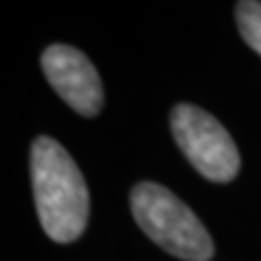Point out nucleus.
I'll list each match as a JSON object with an SVG mask.
<instances>
[{
	"instance_id": "obj_2",
	"label": "nucleus",
	"mask_w": 261,
	"mask_h": 261,
	"mask_svg": "<svg viewBox=\"0 0 261 261\" xmlns=\"http://www.w3.org/2000/svg\"><path fill=\"white\" fill-rule=\"evenodd\" d=\"M130 209L142 231L159 246L185 261H209L214 255L207 228L181 198L157 183H140L130 192Z\"/></svg>"
},
{
	"instance_id": "obj_4",
	"label": "nucleus",
	"mask_w": 261,
	"mask_h": 261,
	"mask_svg": "<svg viewBox=\"0 0 261 261\" xmlns=\"http://www.w3.org/2000/svg\"><path fill=\"white\" fill-rule=\"evenodd\" d=\"M42 70L50 85L81 116L92 118L102 107V83L87 57L72 46L55 44L42 55Z\"/></svg>"
},
{
	"instance_id": "obj_1",
	"label": "nucleus",
	"mask_w": 261,
	"mask_h": 261,
	"mask_svg": "<svg viewBox=\"0 0 261 261\" xmlns=\"http://www.w3.org/2000/svg\"><path fill=\"white\" fill-rule=\"evenodd\" d=\"M31 178L39 224L55 242L68 244L85 231L89 194L74 159L53 137H37L31 148Z\"/></svg>"
},
{
	"instance_id": "obj_5",
	"label": "nucleus",
	"mask_w": 261,
	"mask_h": 261,
	"mask_svg": "<svg viewBox=\"0 0 261 261\" xmlns=\"http://www.w3.org/2000/svg\"><path fill=\"white\" fill-rule=\"evenodd\" d=\"M240 33L252 50L261 55V3L257 0H244L235 9Z\"/></svg>"
},
{
	"instance_id": "obj_3",
	"label": "nucleus",
	"mask_w": 261,
	"mask_h": 261,
	"mask_svg": "<svg viewBox=\"0 0 261 261\" xmlns=\"http://www.w3.org/2000/svg\"><path fill=\"white\" fill-rule=\"evenodd\" d=\"M170 124L178 148L205 178L214 183H228L238 176V146L211 113L194 105H176Z\"/></svg>"
}]
</instances>
